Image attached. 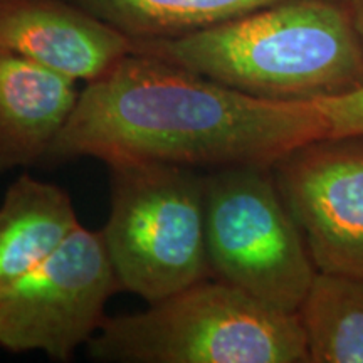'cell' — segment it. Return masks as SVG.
<instances>
[{"instance_id":"cell-14","label":"cell","mask_w":363,"mask_h":363,"mask_svg":"<svg viewBox=\"0 0 363 363\" xmlns=\"http://www.w3.org/2000/svg\"><path fill=\"white\" fill-rule=\"evenodd\" d=\"M340 4L345 7L348 17H350L353 29H355L363 49V0H340Z\"/></svg>"},{"instance_id":"cell-13","label":"cell","mask_w":363,"mask_h":363,"mask_svg":"<svg viewBox=\"0 0 363 363\" xmlns=\"http://www.w3.org/2000/svg\"><path fill=\"white\" fill-rule=\"evenodd\" d=\"M315 103L326 120V136L363 133V83L347 93L320 98Z\"/></svg>"},{"instance_id":"cell-1","label":"cell","mask_w":363,"mask_h":363,"mask_svg":"<svg viewBox=\"0 0 363 363\" xmlns=\"http://www.w3.org/2000/svg\"><path fill=\"white\" fill-rule=\"evenodd\" d=\"M315 101L249 96L157 56L131 51L79 91L48 162L93 157L108 167H272L326 136Z\"/></svg>"},{"instance_id":"cell-12","label":"cell","mask_w":363,"mask_h":363,"mask_svg":"<svg viewBox=\"0 0 363 363\" xmlns=\"http://www.w3.org/2000/svg\"><path fill=\"white\" fill-rule=\"evenodd\" d=\"M296 315L310 363H363V281L316 272Z\"/></svg>"},{"instance_id":"cell-2","label":"cell","mask_w":363,"mask_h":363,"mask_svg":"<svg viewBox=\"0 0 363 363\" xmlns=\"http://www.w3.org/2000/svg\"><path fill=\"white\" fill-rule=\"evenodd\" d=\"M249 96L316 101L363 83V49L340 0H278L174 39L133 40Z\"/></svg>"},{"instance_id":"cell-3","label":"cell","mask_w":363,"mask_h":363,"mask_svg":"<svg viewBox=\"0 0 363 363\" xmlns=\"http://www.w3.org/2000/svg\"><path fill=\"white\" fill-rule=\"evenodd\" d=\"M89 357L111 363H310L298 315L206 278L131 315L104 318Z\"/></svg>"},{"instance_id":"cell-8","label":"cell","mask_w":363,"mask_h":363,"mask_svg":"<svg viewBox=\"0 0 363 363\" xmlns=\"http://www.w3.org/2000/svg\"><path fill=\"white\" fill-rule=\"evenodd\" d=\"M0 51L88 83L133 51V40L69 0H0Z\"/></svg>"},{"instance_id":"cell-11","label":"cell","mask_w":363,"mask_h":363,"mask_svg":"<svg viewBox=\"0 0 363 363\" xmlns=\"http://www.w3.org/2000/svg\"><path fill=\"white\" fill-rule=\"evenodd\" d=\"M131 40L182 38L278 0H69Z\"/></svg>"},{"instance_id":"cell-6","label":"cell","mask_w":363,"mask_h":363,"mask_svg":"<svg viewBox=\"0 0 363 363\" xmlns=\"http://www.w3.org/2000/svg\"><path fill=\"white\" fill-rule=\"evenodd\" d=\"M116 291L101 233L79 224L40 264L0 286V347L69 362L101 326Z\"/></svg>"},{"instance_id":"cell-10","label":"cell","mask_w":363,"mask_h":363,"mask_svg":"<svg viewBox=\"0 0 363 363\" xmlns=\"http://www.w3.org/2000/svg\"><path fill=\"white\" fill-rule=\"evenodd\" d=\"M78 225L66 190L21 175L0 206V286L40 264Z\"/></svg>"},{"instance_id":"cell-9","label":"cell","mask_w":363,"mask_h":363,"mask_svg":"<svg viewBox=\"0 0 363 363\" xmlns=\"http://www.w3.org/2000/svg\"><path fill=\"white\" fill-rule=\"evenodd\" d=\"M78 94L74 79L0 51V174L45 160Z\"/></svg>"},{"instance_id":"cell-5","label":"cell","mask_w":363,"mask_h":363,"mask_svg":"<svg viewBox=\"0 0 363 363\" xmlns=\"http://www.w3.org/2000/svg\"><path fill=\"white\" fill-rule=\"evenodd\" d=\"M203 207L212 278L296 315L318 271L271 167L211 170L203 175Z\"/></svg>"},{"instance_id":"cell-4","label":"cell","mask_w":363,"mask_h":363,"mask_svg":"<svg viewBox=\"0 0 363 363\" xmlns=\"http://www.w3.org/2000/svg\"><path fill=\"white\" fill-rule=\"evenodd\" d=\"M111 208L101 230L118 286L155 303L212 278L203 175L174 163L110 167Z\"/></svg>"},{"instance_id":"cell-7","label":"cell","mask_w":363,"mask_h":363,"mask_svg":"<svg viewBox=\"0 0 363 363\" xmlns=\"http://www.w3.org/2000/svg\"><path fill=\"white\" fill-rule=\"evenodd\" d=\"M271 170L316 271L363 281V133L311 140Z\"/></svg>"}]
</instances>
